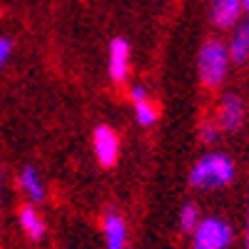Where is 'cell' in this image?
<instances>
[{"mask_svg": "<svg viewBox=\"0 0 249 249\" xmlns=\"http://www.w3.org/2000/svg\"><path fill=\"white\" fill-rule=\"evenodd\" d=\"M232 179H234V164L227 155L219 152L202 157L190 172V184L197 190H217V187H227Z\"/></svg>", "mask_w": 249, "mask_h": 249, "instance_id": "1", "label": "cell"}, {"mask_svg": "<svg viewBox=\"0 0 249 249\" xmlns=\"http://www.w3.org/2000/svg\"><path fill=\"white\" fill-rule=\"evenodd\" d=\"M192 234V249H227L232 244V227L219 217L197 222Z\"/></svg>", "mask_w": 249, "mask_h": 249, "instance_id": "2", "label": "cell"}, {"mask_svg": "<svg viewBox=\"0 0 249 249\" xmlns=\"http://www.w3.org/2000/svg\"><path fill=\"white\" fill-rule=\"evenodd\" d=\"M227 65H230V50L217 40H210L199 53V75L204 85H219L227 75Z\"/></svg>", "mask_w": 249, "mask_h": 249, "instance_id": "3", "label": "cell"}, {"mask_svg": "<svg viewBox=\"0 0 249 249\" xmlns=\"http://www.w3.org/2000/svg\"><path fill=\"white\" fill-rule=\"evenodd\" d=\"M92 144H95V155L97 160L105 164V167H112L117 162V155H120V142H117V135L107 127V124H100L92 132Z\"/></svg>", "mask_w": 249, "mask_h": 249, "instance_id": "4", "label": "cell"}, {"mask_svg": "<svg viewBox=\"0 0 249 249\" xmlns=\"http://www.w3.org/2000/svg\"><path fill=\"white\" fill-rule=\"evenodd\" d=\"M110 77L115 82H122L130 72V43L124 37H115L110 43V62H107Z\"/></svg>", "mask_w": 249, "mask_h": 249, "instance_id": "5", "label": "cell"}, {"mask_svg": "<svg viewBox=\"0 0 249 249\" xmlns=\"http://www.w3.org/2000/svg\"><path fill=\"white\" fill-rule=\"evenodd\" d=\"M102 232H105V247L107 249H124V244H127V227H124V219L117 212L105 214Z\"/></svg>", "mask_w": 249, "mask_h": 249, "instance_id": "6", "label": "cell"}, {"mask_svg": "<svg viewBox=\"0 0 249 249\" xmlns=\"http://www.w3.org/2000/svg\"><path fill=\"white\" fill-rule=\"evenodd\" d=\"M242 120H244V105L237 95H227L222 102V110H219V127L227 132H234L242 127Z\"/></svg>", "mask_w": 249, "mask_h": 249, "instance_id": "7", "label": "cell"}, {"mask_svg": "<svg viewBox=\"0 0 249 249\" xmlns=\"http://www.w3.org/2000/svg\"><path fill=\"white\" fill-rule=\"evenodd\" d=\"M242 10V0H212V18L219 28H232Z\"/></svg>", "mask_w": 249, "mask_h": 249, "instance_id": "8", "label": "cell"}, {"mask_svg": "<svg viewBox=\"0 0 249 249\" xmlns=\"http://www.w3.org/2000/svg\"><path fill=\"white\" fill-rule=\"evenodd\" d=\"M20 227H23V232L35 242H40L45 237V222L37 214L35 207H30V204H25L23 210H20Z\"/></svg>", "mask_w": 249, "mask_h": 249, "instance_id": "9", "label": "cell"}, {"mask_svg": "<svg viewBox=\"0 0 249 249\" xmlns=\"http://www.w3.org/2000/svg\"><path fill=\"white\" fill-rule=\"evenodd\" d=\"M20 187H23V192L28 195L30 202H40L45 197V187H43V179H40L37 170L35 167H25L20 172Z\"/></svg>", "mask_w": 249, "mask_h": 249, "instance_id": "10", "label": "cell"}, {"mask_svg": "<svg viewBox=\"0 0 249 249\" xmlns=\"http://www.w3.org/2000/svg\"><path fill=\"white\" fill-rule=\"evenodd\" d=\"M230 55L234 62H244L249 57V20L234 30L232 43H230Z\"/></svg>", "mask_w": 249, "mask_h": 249, "instance_id": "11", "label": "cell"}, {"mask_svg": "<svg viewBox=\"0 0 249 249\" xmlns=\"http://www.w3.org/2000/svg\"><path fill=\"white\" fill-rule=\"evenodd\" d=\"M135 117H137V122L142 124V127H150V124L155 122V110H152V105H150L147 95L135 100Z\"/></svg>", "mask_w": 249, "mask_h": 249, "instance_id": "12", "label": "cell"}, {"mask_svg": "<svg viewBox=\"0 0 249 249\" xmlns=\"http://www.w3.org/2000/svg\"><path fill=\"white\" fill-rule=\"evenodd\" d=\"M199 222V212H197V207L195 204H184L182 207V214H179V227H182V232H192L195 227Z\"/></svg>", "mask_w": 249, "mask_h": 249, "instance_id": "13", "label": "cell"}, {"mask_svg": "<svg viewBox=\"0 0 249 249\" xmlns=\"http://www.w3.org/2000/svg\"><path fill=\"white\" fill-rule=\"evenodd\" d=\"M10 53H13V40L0 37V65H5V60L10 57Z\"/></svg>", "mask_w": 249, "mask_h": 249, "instance_id": "14", "label": "cell"}, {"mask_svg": "<svg viewBox=\"0 0 249 249\" xmlns=\"http://www.w3.org/2000/svg\"><path fill=\"white\" fill-rule=\"evenodd\" d=\"M202 137H204L207 142H214V137H217V130H214L212 124H210V127H204V130H202Z\"/></svg>", "mask_w": 249, "mask_h": 249, "instance_id": "15", "label": "cell"}, {"mask_svg": "<svg viewBox=\"0 0 249 249\" xmlns=\"http://www.w3.org/2000/svg\"><path fill=\"white\" fill-rule=\"evenodd\" d=\"M247 249H249V207H247Z\"/></svg>", "mask_w": 249, "mask_h": 249, "instance_id": "16", "label": "cell"}, {"mask_svg": "<svg viewBox=\"0 0 249 249\" xmlns=\"http://www.w3.org/2000/svg\"><path fill=\"white\" fill-rule=\"evenodd\" d=\"M242 8H244V10L249 13V0H242Z\"/></svg>", "mask_w": 249, "mask_h": 249, "instance_id": "17", "label": "cell"}, {"mask_svg": "<svg viewBox=\"0 0 249 249\" xmlns=\"http://www.w3.org/2000/svg\"><path fill=\"white\" fill-rule=\"evenodd\" d=\"M0 179H3V175H0Z\"/></svg>", "mask_w": 249, "mask_h": 249, "instance_id": "18", "label": "cell"}]
</instances>
